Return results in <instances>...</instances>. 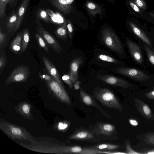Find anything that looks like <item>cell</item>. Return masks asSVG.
I'll use <instances>...</instances> for the list:
<instances>
[{"instance_id":"cell-1","label":"cell","mask_w":154,"mask_h":154,"mask_svg":"<svg viewBox=\"0 0 154 154\" xmlns=\"http://www.w3.org/2000/svg\"><path fill=\"white\" fill-rule=\"evenodd\" d=\"M126 24L134 38L154 50V43L146 23H142L134 17H129L126 19Z\"/></svg>"},{"instance_id":"cell-2","label":"cell","mask_w":154,"mask_h":154,"mask_svg":"<svg viewBox=\"0 0 154 154\" xmlns=\"http://www.w3.org/2000/svg\"><path fill=\"white\" fill-rule=\"evenodd\" d=\"M116 71L141 85H152L154 82V74L141 69L123 67Z\"/></svg>"},{"instance_id":"cell-3","label":"cell","mask_w":154,"mask_h":154,"mask_svg":"<svg viewBox=\"0 0 154 154\" xmlns=\"http://www.w3.org/2000/svg\"><path fill=\"white\" fill-rule=\"evenodd\" d=\"M0 129L13 140H25L30 142L35 141L30 133L20 126L6 122H1Z\"/></svg>"},{"instance_id":"cell-4","label":"cell","mask_w":154,"mask_h":154,"mask_svg":"<svg viewBox=\"0 0 154 154\" xmlns=\"http://www.w3.org/2000/svg\"><path fill=\"white\" fill-rule=\"evenodd\" d=\"M102 33V40L107 47L117 53L125 56L123 45L111 29L109 27H104Z\"/></svg>"},{"instance_id":"cell-5","label":"cell","mask_w":154,"mask_h":154,"mask_svg":"<svg viewBox=\"0 0 154 154\" xmlns=\"http://www.w3.org/2000/svg\"><path fill=\"white\" fill-rule=\"evenodd\" d=\"M95 98L103 105L121 112L123 107L114 94L106 88H101L94 93Z\"/></svg>"},{"instance_id":"cell-6","label":"cell","mask_w":154,"mask_h":154,"mask_svg":"<svg viewBox=\"0 0 154 154\" xmlns=\"http://www.w3.org/2000/svg\"><path fill=\"white\" fill-rule=\"evenodd\" d=\"M31 72L29 67L21 65L14 68L5 80L6 85L14 82H25L29 78Z\"/></svg>"},{"instance_id":"cell-7","label":"cell","mask_w":154,"mask_h":154,"mask_svg":"<svg viewBox=\"0 0 154 154\" xmlns=\"http://www.w3.org/2000/svg\"><path fill=\"white\" fill-rule=\"evenodd\" d=\"M126 43L134 61L144 68L146 67L143 56V51L140 45L128 37L126 38Z\"/></svg>"},{"instance_id":"cell-8","label":"cell","mask_w":154,"mask_h":154,"mask_svg":"<svg viewBox=\"0 0 154 154\" xmlns=\"http://www.w3.org/2000/svg\"><path fill=\"white\" fill-rule=\"evenodd\" d=\"M48 86L53 95L59 101L70 105L71 101L63 85H60L54 78L49 82H46Z\"/></svg>"},{"instance_id":"cell-9","label":"cell","mask_w":154,"mask_h":154,"mask_svg":"<svg viewBox=\"0 0 154 154\" xmlns=\"http://www.w3.org/2000/svg\"><path fill=\"white\" fill-rule=\"evenodd\" d=\"M84 8L86 10L90 19L94 22L95 18L98 15L102 19L105 13L104 7L100 4L91 0H87L85 2Z\"/></svg>"},{"instance_id":"cell-10","label":"cell","mask_w":154,"mask_h":154,"mask_svg":"<svg viewBox=\"0 0 154 154\" xmlns=\"http://www.w3.org/2000/svg\"><path fill=\"white\" fill-rule=\"evenodd\" d=\"M97 78L107 84L124 88H131L135 90L137 88V86L135 84L112 75H98Z\"/></svg>"},{"instance_id":"cell-11","label":"cell","mask_w":154,"mask_h":154,"mask_svg":"<svg viewBox=\"0 0 154 154\" xmlns=\"http://www.w3.org/2000/svg\"><path fill=\"white\" fill-rule=\"evenodd\" d=\"M36 29L37 33L41 35L49 47L57 53L61 52L63 49L60 44L53 35L45 30L40 23L38 24Z\"/></svg>"},{"instance_id":"cell-12","label":"cell","mask_w":154,"mask_h":154,"mask_svg":"<svg viewBox=\"0 0 154 154\" xmlns=\"http://www.w3.org/2000/svg\"><path fill=\"white\" fill-rule=\"evenodd\" d=\"M134 105L140 113L147 120L154 121V116L149 106L141 100L134 98Z\"/></svg>"},{"instance_id":"cell-13","label":"cell","mask_w":154,"mask_h":154,"mask_svg":"<svg viewBox=\"0 0 154 154\" xmlns=\"http://www.w3.org/2000/svg\"><path fill=\"white\" fill-rule=\"evenodd\" d=\"M51 5L66 15L73 11L74 0H49Z\"/></svg>"},{"instance_id":"cell-14","label":"cell","mask_w":154,"mask_h":154,"mask_svg":"<svg viewBox=\"0 0 154 154\" xmlns=\"http://www.w3.org/2000/svg\"><path fill=\"white\" fill-rule=\"evenodd\" d=\"M42 59L45 67L50 75L60 85H63L58 71L51 61L44 55H42Z\"/></svg>"},{"instance_id":"cell-15","label":"cell","mask_w":154,"mask_h":154,"mask_svg":"<svg viewBox=\"0 0 154 154\" xmlns=\"http://www.w3.org/2000/svg\"><path fill=\"white\" fill-rule=\"evenodd\" d=\"M79 93L81 100L83 103L87 105L93 106L98 108L103 115L107 117H110V116L102 109L94 99L86 93L82 88H81Z\"/></svg>"},{"instance_id":"cell-16","label":"cell","mask_w":154,"mask_h":154,"mask_svg":"<svg viewBox=\"0 0 154 154\" xmlns=\"http://www.w3.org/2000/svg\"><path fill=\"white\" fill-rule=\"evenodd\" d=\"M82 63V59L77 57L70 63L69 66L70 71L68 74L69 75L72 83H74L78 79V70L79 66Z\"/></svg>"},{"instance_id":"cell-17","label":"cell","mask_w":154,"mask_h":154,"mask_svg":"<svg viewBox=\"0 0 154 154\" xmlns=\"http://www.w3.org/2000/svg\"><path fill=\"white\" fill-rule=\"evenodd\" d=\"M31 106L28 103L21 102L14 108L18 113L28 120L32 119V116L31 113Z\"/></svg>"},{"instance_id":"cell-18","label":"cell","mask_w":154,"mask_h":154,"mask_svg":"<svg viewBox=\"0 0 154 154\" xmlns=\"http://www.w3.org/2000/svg\"><path fill=\"white\" fill-rule=\"evenodd\" d=\"M125 5L129 12L134 17L144 19V13L132 0H125Z\"/></svg>"},{"instance_id":"cell-19","label":"cell","mask_w":154,"mask_h":154,"mask_svg":"<svg viewBox=\"0 0 154 154\" xmlns=\"http://www.w3.org/2000/svg\"><path fill=\"white\" fill-rule=\"evenodd\" d=\"M30 0H23L17 8L18 19L17 26L14 30L16 32L23 22Z\"/></svg>"},{"instance_id":"cell-20","label":"cell","mask_w":154,"mask_h":154,"mask_svg":"<svg viewBox=\"0 0 154 154\" xmlns=\"http://www.w3.org/2000/svg\"><path fill=\"white\" fill-rule=\"evenodd\" d=\"M22 32H19L11 43L10 48L13 52L16 54L21 52V40Z\"/></svg>"},{"instance_id":"cell-21","label":"cell","mask_w":154,"mask_h":154,"mask_svg":"<svg viewBox=\"0 0 154 154\" xmlns=\"http://www.w3.org/2000/svg\"><path fill=\"white\" fill-rule=\"evenodd\" d=\"M17 9L13 11L10 16L6 19V28L9 32L14 29L17 26Z\"/></svg>"},{"instance_id":"cell-22","label":"cell","mask_w":154,"mask_h":154,"mask_svg":"<svg viewBox=\"0 0 154 154\" xmlns=\"http://www.w3.org/2000/svg\"><path fill=\"white\" fill-rule=\"evenodd\" d=\"M94 137V135L91 132L85 130L78 131L69 136V138L72 140H84L90 139Z\"/></svg>"},{"instance_id":"cell-23","label":"cell","mask_w":154,"mask_h":154,"mask_svg":"<svg viewBox=\"0 0 154 154\" xmlns=\"http://www.w3.org/2000/svg\"><path fill=\"white\" fill-rule=\"evenodd\" d=\"M138 41V43L141 46L146 54L147 60L154 68V50L141 42L139 41Z\"/></svg>"},{"instance_id":"cell-24","label":"cell","mask_w":154,"mask_h":154,"mask_svg":"<svg viewBox=\"0 0 154 154\" xmlns=\"http://www.w3.org/2000/svg\"><path fill=\"white\" fill-rule=\"evenodd\" d=\"M115 128L114 125L108 123H101L98 125L97 131L99 133L109 136L114 131Z\"/></svg>"},{"instance_id":"cell-25","label":"cell","mask_w":154,"mask_h":154,"mask_svg":"<svg viewBox=\"0 0 154 154\" xmlns=\"http://www.w3.org/2000/svg\"><path fill=\"white\" fill-rule=\"evenodd\" d=\"M36 18V23L38 24L39 23V22L42 20H43L47 23L54 24L53 21L49 16L46 10L43 8L38 9L35 13Z\"/></svg>"},{"instance_id":"cell-26","label":"cell","mask_w":154,"mask_h":154,"mask_svg":"<svg viewBox=\"0 0 154 154\" xmlns=\"http://www.w3.org/2000/svg\"><path fill=\"white\" fill-rule=\"evenodd\" d=\"M67 32L66 22L65 19L63 23L57 27L55 29L54 33L59 38L65 40L67 38Z\"/></svg>"},{"instance_id":"cell-27","label":"cell","mask_w":154,"mask_h":154,"mask_svg":"<svg viewBox=\"0 0 154 154\" xmlns=\"http://www.w3.org/2000/svg\"><path fill=\"white\" fill-rule=\"evenodd\" d=\"M18 0H0V18H3L5 13L6 6L9 4L11 8L15 6Z\"/></svg>"},{"instance_id":"cell-28","label":"cell","mask_w":154,"mask_h":154,"mask_svg":"<svg viewBox=\"0 0 154 154\" xmlns=\"http://www.w3.org/2000/svg\"><path fill=\"white\" fill-rule=\"evenodd\" d=\"M21 40V53H23L26 50L30 40V33L28 28H26L22 31Z\"/></svg>"},{"instance_id":"cell-29","label":"cell","mask_w":154,"mask_h":154,"mask_svg":"<svg viewBox=\"0 0 154 154\" xmlns=\"http://www.w3.org/2000/svg\"><path fill=\"white\" fill-rule=\"evenodd\" d=\"M35 37L39 48L40 49H43L45 51L49 53V50L48 46L41 35L37 33L35 34Z\"/></svg>"},{"instance_id":"cell-30","label":"cell","mask_w":154,"mask_h":154,"mask_svg":"<svg viewBox=\"0 0 154 154\" xmlns=\"http://www.w3.org/2000/svg\"><path fill=\"white\" fill-rule=\"evenodd\" d=\"M117 145L110 144H101L97 145L92 148L97 149H105L112 150L117 149L119 147Z\"/></svg>"},{"instance_id":"cell-31","label":"cell","mask_w":154,"mask_h":154,"mask_svg":"<svg viewBox=\"0 0 154 154\" xmlns=\"http://www.w3.org/2000/svg\"><path fill=\"white\" fill-rule=\"evenodd\" d=\"M143 140L146 144L154 146V132L147 133L144 137Z\"/></svg>"},{"instance_id":"cell-32","label":"cell","mask_w":154,"mask_h":154,"mask_svg":"<svg viewBox=\"0 0 154 154\" xmlns=\"http://www.w3.org/2000/svg\"><path fill=\"white\" fill-rule=\"evenodd\" d=\"M143 12H146L148 5L146 0H132Z\"/></svg>"},{"instance_id":"cell-33","label":"cell","mask_w":154,"mask_h":154,"mask_svg":"<svg viewBox=\"0 0 154 154\" xmlns=\"http://www.w3.org/2000/svg\"><path fill=\"white\" fill-rule=\"evenodd\" d=\"M144 19L154 25V10L145 12Z\"/></svg>"},{"instance_id":"cell-34","label":"cell","mask_w":154,"mask_h":154,"mask_svg":"<svg viewBox=\"0 0 154 154\" xmlns=\"http://www.w3.org/2000/svg\"><path fill=\"white\" fill-rule=\"evenodd\" d=\"M98 57L100 59L105 61L116 63H119L117 60L107 55L100 54L99 55Z\"/></svg>"},{"instance_id":"cell-35","label":"cell","mask_w":154,"mask_h":154,"mask_svg":"<svg viewBox=\"0 0 154 154\" xmlns=\"http://www.w3.org/2000/svg\"><path fill=\"white\" fill-rule=\"evenodd\" d=\"M66 22V27L68 33L69 37L71 39L74 31V26L71 21L69 19H67Z\"/></svg>"},{"instance_id":"cell-36","label":"cell","mask_w":154,"mask_h":154,"mask_svg":"<svg viewBox=\"0 0 154 154\" xmlns=\"http://www.w3.org/2000/svg\"><path fill=\"white\" fill-rule=\"evenodd\" d=\"M62 79L64 82L68 85L70 89H72L73 87V83L69 74H64L62 76Z\"/></svg>"},{"instance_id":"cell-37","label":"cell","mask_w":154,"mask_h":154,"mask_svg":"<svg viewBox=\"0 0 154 154\" xmlns=\"http://www.w3.org/2000/svg\"><path fill=\"white\" fill-rule=\"evenodd\" d=\"M48 15L50 17V18L53 21L54 24L57 23V18L58 17L56 14L51 10L47 9L46 10Z\"/></svg>"},{"instance_id":"cell-38","label":"cell","mask_w":154,"mask_h":154,"mask_svg":"<svg viewBox=\"0 0 154 154\" xmlns=\"http://www.w3.org/2000/svg\"><path fill=\"white\" fill-rule=\"evenodd\" d=\"M126 152L127 154H143L142 153L136 152L131 147L130 143L127 141L126 143Z\"/></svg>"},{"instance_id":"cell-39","label":"cell","mask_w":154,"mask_h":154,"mask_svg":"<svg viewBox=\"0 0 154 154\" xmlns=\"http://www.w3.org/2000/svg\"><path fill=\"white\" fill-rule=\"evenodd\" d=\"M7 64L6 58L3 56L0 57V73H1L3 69L5 67Z\"/></svg>"},{"instance_id":"cell-40","label":"cell","mask_w":154,"mask_h":154,"mask_svg":"<svg viewBox=\"0 0 154 154\" xmlns=\"http://www.w3.org/2000/svg\"><path fill=\"white\" fill-rule=\"evenodd\" d=\"M6 35L5 32H2L1 27H0V48L4 44L6 39Z\"/></svg>"},{"instance_id":"cell-41","label":"cell","mask_w":154,"mask_h":154,"mask_svg":"<svg viewBox=\"0 0 154 154\" xmlns=\"http://www.w3.org/2000/svg\"><path fill=\"white\" fill-rule=\"evenodd\" d=\"M38 76L42 80L46 82H49L53 79V77L51 75L47 74H42L39 73Z\"/></svg>"},{"instance_id":"cell-42","label":"cell","mask_w":154,"mask_h":154,"mask_svg":"<svg viewBox=\"0 0 154 154\" xmlns=\"http://www.w3.org/2000/svg\"><path fill=\"white\" fill-rule=\"evenodd\" d=\"M144 95L149 99H154V89L145 93L144 94Z\"/></svg>"},{"instance_id":"cell-43","label":"cell","mask_w":154,"mask_h":154,"mask_svg":"<svg viewBox=\"0 0 154 154\" xmlns=\"http://www.w3.org/2000/svg\"><path fill=\"white\" fill-rule=\"evenodd\" d=\"M67 127V125L65 124H63L62 122H60L58 124V129L59 130H63Z\"/></svg>"},{"instance_id":"cell-44","label":"cell","mask_w":154,"mask_h":154,"mask_svg":"<svg viewBox=\"0 0 154 154\" xmlns=\"http://www.w3.org/2000/svg\"><path fill=\"white\" fill-rule=\"evenodd\" d=\"M129 121L130 123L132 126H136L138 125V122L135 119H129Z\"/></svg>"},{"instance_id":"cell-45","label":"cell","mask_w":154,"mask_h":154,"mask_svg":"<svg viewBox=\"0 0 154 154\" xmlns=\"http://www.w3.org/2000/svg\"><path fill=\"white\" fill-rule=\"evenodd\" d=\"M100 153H108V154H127L126 152H114L109 151H100Z\"/></svg>"},{"instance_id":"cell-46","label":"cell","mask_w":154,"mask_h":154,"mask_svg":"<svg viewBox=\"0 0 154 154\" xmlns=\"http://www.w3.org/2000/svg\"><path fill=\"white\" fill-rule=\"evenodd\" d=\"M80 83H81L78 80L76 81L74 83L73 86L75 90H77L80 89V87L79 86V85L80 84Z\"/></svg>"},{"instance_id":"cell-47","label":"cell","mask_w":154,"mask_h":154,"mask_svg":"<svg viewBox=\"0 0 154 154\" xmlns=\"http://www.w3.org/2000/svg\"><path fill=\"white\" fill-rule=\"evenodd\" d=\"M150 32L151 33L152 39L154 43V28L150 27L149 28Z\"/></svg>"},{"instance_id":"cell-48","label":"cell","mask_w":154,"mask_h":154,"mask_svg":"<svg viewBox=\"0 0 154 154\" xmlns=\"http://www.w3.org/2000/svg\"><path fill=\"white\" fill-rule=\"evenodd\" d=\"M143 154H154V149L151 150H146L144 151Z\"/></svg>"},{"instance_id":"cell-49","label":"cell","mask_w":154,"mask_h":154,"mask_svg":"<svg viewBox=\"0 0 154 154\" xmlns=\"http://www.w3.org/2000/svg\"><path fill=\"white\" fill-rule=\"evenodd\" d=\"M106 0L110 3H114L115 2L114 0Z\"/></svg>"},{"instance_id":"cell-50","label":"cell","mask_w":154,"mask_h":154,"mask_svg":"<svg viewBox=\"0 0 154 154\" xmlns=\"http://www.w3.org/2000/svg\"><path fill=\"white\" fill-rule=\"evenodd\" d=\"M152 85V89H154V82Z\"/></svg>"},{"instance_id":"cell-51","label":"cell","mask_w":154,"mask_h":154,"mask_svg":"<svg viewBox=\"0 0 154 154\" xmlns=\"http://www.w3.org/2000/svg\"></svg>"}]
</instances>
